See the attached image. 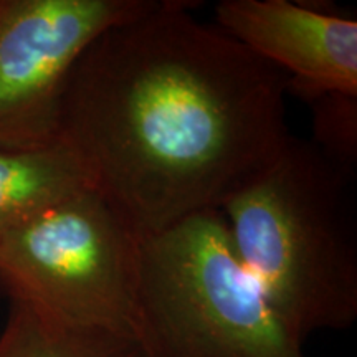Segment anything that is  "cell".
<instances>
[{
  "mask_svg": "<svg viewBox=\"0 0 357 357\" xmlns=\"http://www.w3.org/2000/svg\"><path fill=\"white\" fill-rule=\"evenodd\" d=\"M190 0H155L88 45L58 141L137 236L220 208L288 137V79Z\"/></svg>",
  "mask_w": 357,
  "mask_h": 357,
  "instance_id": "obj_1",
  "label": "cell"
},
{
  "mask_svg": "<svg viewBox=\"0 0 357 357\" xmlns=\"http://www.w3.org/2000/svg\"><path fill=\"white\" fill-rule=\"evenodd\" d=\"M354 178L291 134L220 207L240 260L301 342L357 318Z\"/></svg>",
  "mask_w": 357,
  "mask_h": 357,
  "instance_id": "obj_2",
  "label": "cell"
},
{
  "mask_svg": "<svg viewBox=\"0 0 357 357\" xmlns=\"http://www.w3.org/2000/svg\"><path fill=\"white\" fill-rule=\"evenodd\" d=\"M129 333L142 357H305L240 260L220 208L137 236Z\"/></svg>",
  "mask_w": 357,
  "mask_h": 357,
  "instance_id": "obj_3",
  "label": "cell"
},
{
  "mask_svg": "<svg viewBox=\"0 0 357 357\" xmlns=\"http://www.w3.org/2000/svg\"><path fill=\"white\" fill-rule=\"evenodd\" d=\"M137 235L93 187L0 238V287L65 323L129 333Z\"/></svg>",
  "mask_w": 357,
  "mask_h": 357,
  "instance_id": "obj_4",
  "label": "cell"
},
{
  "mask_svg": "<svg viewBox=\"0 0 357 357\" xmlns=\"http://www.w3.org/2000/svg\"><path fill=\"white\" fill-rule=\"evenodd\" d=\"M155 0H0V151L58 141L73 65L93 40Z\"/></svg>",
  "mask_w": 357,
  "mask_h": 357,
  "instance_id": "obj_5",
  "label": "cell"
},
{
  "mask_svg": "<svg viewBox=\"0 0 357 357\" xmlns=\"http://www.w3.org/2000/svg\"><path fill=\"white\" fill-rule=\"evenodd\" d=\"M215 25L280 70L288 93L357 96V20L289 0H222Z\"/></svg>",
  "mask_w": 357,
  "mask_h": 357,
  "instance_id": "obj_6",
  "label": "cell"
},
{
  "mask_svg": "<svg viewBox=\"0 0 357 357\" xmlns=\"http://www.w3.org/2000/svg\"><path fill=\"white\" fill-rule=\"evenodd\" d=\"M91 187L60 141L43 147L0 151V238L45 205Z\"/></svg>",
  "mask_w": 357,
  "mask_h": 357,
  "instance_id": "obj_7",
  "label": "cell"
},
{
  "mask_svg": "<svg viewBox=\"0 0 357 357\" xmlns=\"http://www.w3.org/2000/svg\"><path fill=\"white\" fill-rule=\"evenodd\" d=\"M0 357H142L128 331L71 324L10 300Z\"/></svg>",
  "mask_w": 357,
  "mask_h": 357,
  "instance_id": "obj_8",
  "label": "cell"
},
{
  "mask_svg": "<svg viewBox=\"0 0 357 357\" xmlns=\"http://www.w3.org/2000/svg\"><path fill=\"white\" fill-rule=\"evenodd\" d=\"M312 116V139L319 153L344 171L357 166V96L324 93L307 101Z\"/></svg>",
  "mask_w": 357,
  "mask_h": 357,
  "instance_id": "obj_9",
  "label": "cell"
}]
</instances>
